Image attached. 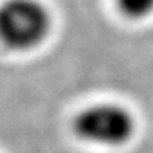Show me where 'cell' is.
I'll return each mask as SVG.
<instances>
[{"instance_id":"1","label":"cell","mask_w":153,"mask_h":153,"mask_svg":"<svg viewBox=\"0 0 153 153\" xmlns=\"http://www.w3.org/2000/svg\"><path fill=\"white\" fill-rule=\"evenodd\" d=\"M49 30V12L38 0H7L0 7V41L10 49L38 47Z\"/></svg>"},{"instance_id":"2","label":"cell","mask_w":153,"mask_h":153,"mask_svg":"<svg viewBox=\"0 0 153 153\" xmlns=\"http://www.w3.org/2000/svg\"><path fill=\"white\" fill-rule=\"evenodd\" d=\"M74 129L82 140L90 143L119 147L132 138L135 121L126 108L104 103L80 112L74 121Z\"/></svg>"},{"instance_id":"3","label":"cell","mask_w":153,"mask_h":153,"mask_svg":"<svg viewBox=\"0 0 153 153\" xmlns=\"http://www.w3.org/2000/svg\"><path fill=\"white\" fill-rule=\"evenodd\" d=\"M117 8L130 20H143L153 13V0H117Z\"/></svg>"}]
</instances>
